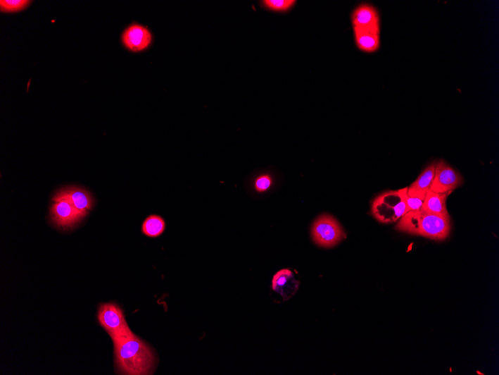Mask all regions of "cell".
<instances>
[{
	"label": "cell",
	"mask_w": 499,
	"mask_h": 375,
	"mask_svg": "<svg viewBox=\"0 0 499 375\" xmlns=\"http://www.w3.org/2000/svg\"><path fill=\"white\" fill-rule=\"evenodd\" d=\"M115 365L120 374L148 375L155 371L157 359L153 350L133 334L114 342Z\"/></svg>",
	"instance_id": "obj_1"
},
{
	"label": "cell",
	"mask_w": 499,
	"mask_h": 375,
	"mask_svg": "<svg viewBox=\"0 0 499 375\" xmlns=\"http://www.w3.org/2000/svg\"><path fill=\"white\" fill-rule=\"evenodd\" d=\"M398 231L436 241L446 240L452 231L451 217L422 210L409 211L398 221Z\"/></svg>",
	"instance_id": "obj_2"
},
{
	"label": "cell",
	"mask_w": 499,
	"mask_h": 375,
	"mask_svg": "<svg viewBox=\"0 0 499 375\" xmlns=\"http://www.w3.org/2000/svg\"><path fill=\"white\" fill-rule=\"evenodd\" d=\"M408 188L386 191L372 203V214L381 223L398 222L406 214Z\"/></svg>",
	"instance_id": "obj_3"
},
{
	"label": "cell",
	"mask_w": 499,
	"mask_h": 375,
	"mask_svg": "<svg viewBox=\"0 0 499 375\" xmlns=\"http://www.w3.org/2000/svg\"><path fill=\"white\" fill-rule=\"evenodd\" d=\"M97 318L104 330L110 336L113 343L134 334L129 328L123 309L115 302L101 305Z\"/></svg>",
	"instance_id": "obj_4"
},
{
	"label": "cell",
	"mask_w": 499,
	"mask_h": 375,
	"mask_svg": "<svg viewBox=\"0 0 499 375\" xmlns=\"http://www.w3.org/2000/svg\"><path fill=\"white\" fill-rule=\"evenodd\" d=\"M311 235L315 244L324 248H332L347 237L342 226L329 214H322L315 221Z\"/></svg>",
	"instance_id": "obj_5"
},
{
	"label": "cell",
	"mask_w": 499,
	"mask_h": 375,
	"mask_svg": "<svg viewBox=\"0 0 499 375\" xmlns=\"http://www.w3.org/2000/svg\"><path fill=\"white\" fill-rule=\"evenodd\" d=\"M50 220L54 226L65 231L74 228L82 221L63 189L58 190L52 198Z\"/></svg>",
	"instance_id": "obj_6"
},
{
	"label": "cell",
	"mask_w": 499,
	"mask_h": 375,
	"mask_svg": "<svg viewBox=\"0 0 499 375\" xmlns=\"http://www.w3.org/2000/svg\"><path fill=\"white\" fill-rule=\"evenodd\" d=\"M465 180L460 173L443 160L435 162V171L430 190L437 193H452L464 185Z\"/></svg>",
	"instance_id": "obj_7"
},
{
	"label": "cell",
	"mask_w": 499,
	"mask_h": 375,
	"mask_svg": "<svg viewBox=\"0 0 499 375\" xmlns=\"http://www.w3.org/2000/svg\"><path fill=\"white\" fill-rule=\"evenodd\" d=\"M150 30L139 24H132L122 34V42L132 52H141L149 47L152 42Z\"/></svg>",
	"instance_id": "obj_8"
},
{
	"label": "cell",
	"mask_w": 499,
	"mask_h": 375,
	"mask_svg": "<svg viewBox=\"0 0 499 375\" xmlns=\"http://www.w3.org/2000/svg\"><path fill=\"white\" fill-rule=\"evenodd\" d=\"M351 23L353 29L381 30L379 11L368 4H362L353 11Z\"/></svg>",
	"instance_id": "obj_9"
},
{
	"label": "cell",
	"mask_w": 499,
	"mask_h": 375,
	"mask_svg": "<svg viewBox=\"0 0 499 375\" xmlns=\"http://www.w3.org/2000/svg\"><path fill=\"white\" fill-rule=\"evenodd\" d=\"M300 282L294 273L289 269L277 272L272 279L273 291L281 295L284 301L295 296L298 291Z\"/></svg>",
	"instance_id": "obj_10"
},
{
	"label": "cell",
	"mask_w": 499,
	"mask_h": 375,
	"mask_svg": "<svg viewBox=\"0 0 499 375\" xmlns=\"http://www.w3.org/2000/svg\"><path fill=\"white\" fill-rule=\"evenodd\" d=\"M82 220L92 210L94 201L91 193L87 189L77 186H69L63 188Z\"/></svg>",
	"instance_id": "obj_11"
},
{
	"label": "cell",
	"mask_w": 499,
	"mask_h": 375,
	"mask_svg": "<svg viewBox=\"0 0 499 375\" xmlns=\"http://www.w3.org/2000/svg\"><path fill=\"white\" fill-rule=\"evenodd\" d=\"M353 30L355 43L360 51L368 54L379 51L381 47V30Z\"/></svg>",
	"instance_id": "obj_12"
},
{
	"label": "cell",
	"mask_w": 499,
	"mask_h": 375,
	"mask_svg": "<svg viewBox=\"0 0 499 375\" xmlns=\"http://www.w3.org/2000/svg\"><path fill=\"white\" fill-rule=\"evenodd\" d=\"M451 195L447 193H437L429 190L426 193L425 199L421 208L424 212H428L436 215L450 217L446 207V201L448 196Z\"/></svg>",
	"instance_id": "obj_13"
},
{
	"label": "cell",
	"mask_w": 499,
	"mask_h": 375,
	"mask_svg": "<svg viewBox=\"0 0 499 375\" xmlns=\"http://www.w3.org/2000/svg\"><path fill=\"white\" fill-rule=\"evenodd\" d=\"M435 171V162L431 163L419 176L417 179L408 188L410 197L426 195L433 183Z\"/></svg>",
	"instance_id": "obj_14"
},
{
	"label": "cell",
	"mask_w": 499,
	"mask_h": 375,
	"mask_svg": "<svg viewBox=\"0 0 499 375\" xmlns=\"http://www.w3.org/2000/svg\"><path fill=\"white\" fill-rule=\"evenodd\" d=\"M166 223L161 216L151 215L143 222L142 233L149 238H155L161 236L165 230Z\"/></svg>",
	"instance_id": "obj_15"
},
{
	"label": "cell",
	"mask_w": 499,
	"mask_h": 375,
	"mask_svg": "<svg viewBox=\"0 0 499 375\" xmlns=\"http://www.w3.org/2000/svg\"><path fill=\"white\" fill-rule=\"evenodd\" d=\"M30 3L28 0H1L0 9L6 13H15L27 8Z\"/></svg>",
	"instance_id": "obj_16"
},
{
	"label": "cell",
	"mask_w": 499,
	"mask_h": 375,
	"mask_svg": "<svg viewBox=\"0 0 499 375\" xmlns=\"http://www.w3.org/2000/svg\"><path fill=\"white\" fill-rule=\"evenodd\" d=\"M296 4L295 0H264L263 1V4L266 8L278 12L287 11Z\"/></svg>",
	"instance_id": "obj_17"
},
{
	"label": "cell",
	"mask_w": 499,
	"mask_h": 375,
	"mask_svg": "<svg viewBox=\"0 0 499 375\" xmlns=\"http://www.w3.org/2000/svg\"><path fill=\"white\" fill-rule=\"evenodd\" d=\"M273 185V178L269 174H263L258 176L254 181V189L260 193H263L269 190Z\"/></svg>",
	"instance_id": "obj_18"
},
{
	"label": "cell",
	"mask_w": 499,
	"mask_h": 375,
	"mask_svg": "<svg viewBox=\"0 0 499 375\" xmlns=\"http://www.w3.org/2000/svg\"><path fill=\"white\" fill-rule=\"evenodd\" d=\"M426 195H420L417 196L407 197V209L406 213L409 211H415L421 210Z\"/></svg>",
	"instance_id": "obj_19"
}]
</instances>
